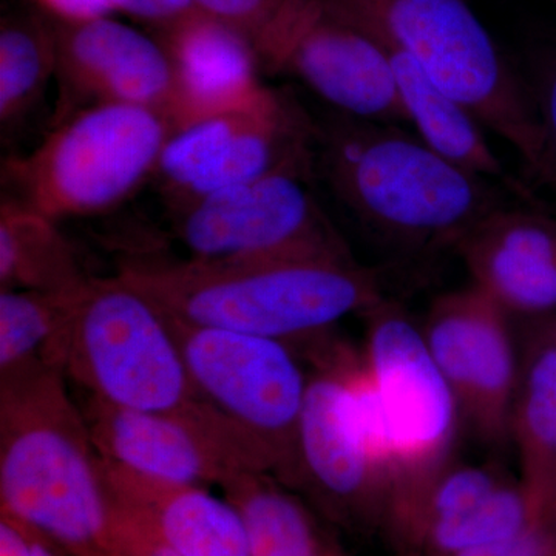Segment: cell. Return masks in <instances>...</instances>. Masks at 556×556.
<instances>
[{
	"instance_id": "484cf974",
	"label": "cell",
	"mask_w": 556,
	"mask_h": 556,
	"mask_svg": "<svg viewBox=\"0 0 556 556\" xmlns=\"http://www.w3.org/2000/svg\"><path fill=\"white\" fill-rule=\"evenodd\" d=\"M506 481L495 467L452 463L427 490L397 535L409 543L424 527L463 514Z\"/></svg>"
},
{
	"instance_id": "1f68e13d",
	"label": "cell",
	"mask_w": 556,
	"mask_h": 556,
	"mask_svg": "<svg viewBox=\"0 0 556 556\" xmlns=\"http://www.w3.org/2000/svg\"><path fill=\"white\" fill-rule=\"evenodd\" d=\"M50 16L64 21L97 20L113 13L110 0H33Z\"/></svg>"
},
{
	"instance_id": "7402d4cb",
	"label": "cell",
	"mask_w": 556,
	"mask_h": 556,
	"mask_svg": "<svg viewBox=\"0 0 556 556\" xmlns=\"http://www.w3.org/2000/svg\"><path fill=\"white\" fill-rule=\"evenodd\" d=\"M91 276L54 222L3 197L0 204V291L65 292Z\"/></svg>"
},
{
	"instance_id": "83f0119b",
	"label": "cell",
	"mask_w": 556,
	"mask_h": 556,
	"mask_svg": "<svg viewBox=\"0 0 556 556\" xmlns=\"http://www.w3.org/2000/svg\"><path fill=\"white\" fill-rule=\"evenodd\" d=\"M529 80L556 160V47L536 54Z\"/></svg>"
},
{
	"instance_id": "2e32d148",
	"label": "cell",
	"mask_w": 556,
	"mask_h": 556,
	"mask_svg": "<svg viewBox=\"0 0 556 556\" xmlns=\"http://www.w3.org/2000/svg\"><path fill=\"white\" fill-rule=\"evenodd\" d=\"M455 251L473 285L508 314L556 313V214L535 200L493 212Z\"/></svg>"
},
{
	"instance_id": "4316f807",
	"label": "cell",
	"mask_w": 556,
	"mask_h": 556,
	"mask_svg": "<svg viewBox=\"0 0 556 556\" xmlns=\"http://www.w3.org/2000/svg\"><path fill=\"white\" fill-rule=\"evenodd\" d=\"M199 13L232 28L255 54L280 13L283 0H190Z\"/></svg>"
},
{
	"instance_id": "ac0fdd59",
	"label": "cell",
	"mask_w": 556,
	"mask_h": 556,
	"mask_svg": "<svg viewBox=\"0 0 556 556\" xmlns=\"http://www.w3.org/2000/svg\"><path fill=\"white\" fill-rule=\"evenodd\" d=\"M156 39L177 73L175 130L212 113L239 108L263 89L257 78L260 62L251 43L199 11L156 30Z\"/></svg>"
},
{
	"instance_id": "e0dca14e",
	"label": "cell",
	"mask_w": 556,
	"mask_h": 556,
	"mask_svg": "<svg viewBox=\"0 0 556 556\" xmlns=\"http://www.w3.org/2000/svg\"><path fill=\"white\" fill-rule=\"evenodd\" d=\"M113 500L181 556H251L247 525L228 497L207 486L130 473L102 459Z\"/></svg>"
},
{
	"instance_id": "4fadbf2b",
	"label": "cell",
	"mask_w": 556,
	"mask_h": 556,
	"mask_svg": "<svg viewBox=\"0 0 556 556\" xmlns=\"http://www.w3.org/2000/svg\"><path fill=\"white\" fill-rule=\"evenodd\" d=\"M94 447L105 463L175 484L223 486L241 473H266L251 445L204 402L172 412L83 405Z\"/></svg>"
},
{
	"instance_id": "d6986e66",
	"label": "cell",
	"mask_w": 556,
	"mask_h": 556,
	"mask_svg": "<svg viewBox=\"0 0 556 556\" xmlns=\"http://www.w3.org/2000/svg\"><path fill=\"white\" fill-rule=\"evenodd\" d=\"M375 35L386 47L399 97L408 123L416 127L419 138L456 166L500 182L521 199H529V189L519 185L504 169L503 163L486 142L478 119L445 93L412 54L378 33Z\"/></svg>"
},
{
	"instance_id": "44dd1931",
	"label": "cell",
	"mask_w": 556,
	"mask_h": 556,
	"mask_svg": "<svg viewBox=\"0 0 556 556\" xmlns=\"http://www.w3.org/2000/svg\"><path fill=\"white\" fill-rule=\"evenodd\" d=\"M247 525L251 556H348L302 497L266 473H241L222 486Z\"/></svg>"
},
{
	"instance_id": "7a4b0ae2",
	"label": "cell",
	"mask_w": 556,
	"mask_h": 556,
	"mask_svg": "<svg viewBox=\"0 0 556 556\" xmlns=\"http://www.w3.org/2000/svg\"><path fill=\"white\" fill-rule=\"evenodd\" d=\"M316 163L340 203L402 252L456 249L510 204L506 186L456 166L394 124L332 112L316 123Z\"/></svg>"
},
{
	"instance_id": "30bf717a",
	"label": "cell",
	"mask_w": 556,
	"mask_h": 556,
	"mask_svg": "<svg viewBox=\"0 0 556 556\" xmlns=\"http://www.w3.org/2000/svg\"><path fill=\"white\" fill-rule=\"evenodd\" d=\"M316 121L263 87L236 109L175 130L155 172L175 214L218 190L294 166H314Z\"/></svg>"
},
{
	"instance_id": "cb8c5ba5",
	"label": "cell",
	"mask_w": 556,
	"mask_h": 556,
	"mask_svg": "<svg viewBox=\"0 0 556 556\" xmlns=\"http://www.w3.org/2000/svg\"><path fill=\"white\" fill-rule=\"evenodd\" d=\"M540 522L521 482H503L456 517L424 527L409 541L415 554L447 556L495 546Z\"/></svg>"
},
{
	"instance_id": "836d02e7",
	"label": "cell",
	"mask_w": 556,
	"mask_h": 556,
	"mask_svg": "<svg viewBox=\"0 0 556 556\" xmlns=\"http://www.w3.org/2000/svg\"><path fill=\"white\" fill-rule=\"evenodd\" d=\"M28 532H30L31 536L33 556H68L64 551H61L60 547L54 546L53 543L46 540V538L31 532L30 529H28Z\"/></svg>"
},
{
	"instance_id": "7c38bea8",
	"label": "cell",
	"mask_w": 556,
	"mask_h": 556,
	"mask_svg": "<svg viewBox=\"0 0 556 556\" xmlns=\"http://www.w3.org/2000/svg\"><path fill=\"white\" fill-rule=\"evenodd\" d=\"M313 169L270 172L175 214L188 260L353 257L309 190L306 179Z\"/></svg>"
},
{
	"instance_id": "5bb4252c",
	"label": "cell",
	"mask_w": 556,
	"mask_h": 556,
	"mask_svg": "<svg viewBox=\"0 0 556 556\" xmlns=\"http://www.w3.org/2000/svg\"><path fill=\"white\" fill-rule=\"evenodd\" d=\"M508 316L500 303L471 285L434 300L422 327L460 419L492 447L510 439L519 379Z\"/></svg>"
},
{
	"instance_id": "ffe728a7",
	"label": "cell",
	"mask_w": 556,
	"mask_h": 556,
	"mask_svg": "<svg viewBox=\"0 0 556 556\" xmlns=\"http://www.w3.org/2000/svg\"><path fill=\"white\" fill-rule=\"evenodd\" d=\"M521 485L536 518L556 496V342L538 332L519 369L510 417Z\"/></svg>"
},
{
	"instance_id": "8fae6325",
	"label": "cell",
	"mask_w": 556,
	"mask_h": 556,
	"mask_svg": "<svg viewBox=\"0 0 556 556\" xmlns=\"http://www.w3.org/2000/svg\"><path fill=\"white\" fill-rule=\"evenodd\" d=\"M257 58L302 80L332 112L408 123L386 47L336 0H283Z\"/></svg>"
},
{
	"instance_id": "d6a6232c",
	"label": "cell",
	"mask_w": 556,
	"mask_h": 556,
	"mask_svg": "<svg viewBox=\"0 0 556 556\" xmlns=\"http://www.w3.org/2000/svg\"><path fill=\"white\" fill-rule=\"evenodd\" d=\"M0 556H33L27 527L7 515H0Z\"/></svg>"
},
{
	"instance_id": "f1b7e54d",
	"label": "cell",
	"mask_w": 556,
	"mask_h": 556,
	"mask_svg": "<svg viewBox=\"0 0 556 556\" xmlns=\"http://www.w3.org/2000/svg\"><path fill=\"white\" fill-rule=\"evenodd\" d=\"M116 525L123 556H181L167 546L141 519L116 504Z\"/></svg>"
},
{
	"instance_id": "d4e9b609",
	"label": "cell",
	"mask_w": 556,
	"mask_h": 556,
	"mask_svg": "<svg viewBox=\"0 0 556 556\" xmlns=\"http://www.w3.org/2000/svg\"><path fill=\"white\" fill-rule=\"evenodd\" d=\"M83 287L65 292L0 291V375L47 362Z\"/></svg>"
},
{
	"instance_id": "8992f818",
	"label": "cell",
	"mask_w": 556,
	"mask_h": 556,
	"mask_svg": "<svg viewBox=\"0 0 556 556\" xmlns=\"http://www.w3.org/2000/svg\"><path fill=\"white\" fill-rule=\"evenodd\" d=\"M172 134L163 113L142 105L79 110L28 155L3 161L7 199L58 223L108 214L155 177Z\"/></svg>"
},
{
	"instance_id": "f546056e",
	"label": "cell",
	"mask_w": 556,
	"mask_h": 556,
	"mask_svg": "<svg viewBox=\"0 0 556 556\" xmlns=\"http://www.w3.org/2000/svg\"><path fill=\"white\" fill-rule=\"evenodd\" d=\"M113 11L148 22L155 30L170 27L195 13L190 0H110Z\"/></svg>"
},
{
	"instance_id": "ba28073f",
	"label": "cell",
	"mask_w": 556,
	"mask_h": 556,
	"mask_svg": "<svg viewBox=\"0 0 556 556\" xmlns=\"http://www.w3.org/2000/svg\"><path fill=\"white\" fill-rule=\"evenodd\" d=\"M324 358L309 375L287 486L339 525L388 522L387 447L364 362L340 351Z\"/></svg>"
},
{
	"instance_id": "5b68a950",
	"label": "cell",
	"mask_w": 556,
	"mask_h": 556,
	"mask_svg": "<svg viewBox=\"0 0 556 556\" xmlns=\"http://www.w3.org/2000/svg\"><path fill=\"white\" fill-rule=\"evenodd\" d=\"M47 362L115 407L172 412L200 402L169 318L123 273L79 289Z\"/></svg>"
},
{
	"instance_id": "e575fe53",
	"label": "cell",
	"mask_w": 556,
	"mask_h": 556,
	"mask_svg": "<svg viewBox=\"0 0 556 556\" xmlns=\"http://www.w3.org/2000/svg\"><path fill=\"white\" fill-rule=\"evenodd\" d=\"M541 522L547 527L548 532H551L552 536L556 540V496L551 501L546 510H544Z\"/></svg>"
},
{
	"instance_id": "52a82bcc",
	"label": "cell",
	"mask_w": 556,
	"mask_h": 556,
	"mask_svg": "<svg viewBox=\"0 0 556 556\" xmlns=\"http://www.w3.org/2000/svg\"><path fill=\"white\" fill-rule=\"evenodd\" d=\"M364 316L368 327L362 358L375 391L390 459L387 525L397 535L427 490L453 463L463 419L428 351L422 328L386 298Z\"/></svg>"
},
{
	"instance_id": "6da1fadb",
	"label": "cell",
	"mask_w": 556,
	"mask_h": 556,
	"mask_svg": "<svg viewBox=\"0 0 556 556\" xmlns=\"http://www.w3.org/2000/svg\"><path fill=\"white\" fill-rule=\"evenodd\" d=\"M0 515L68 556H123L102 457L49 362L0 375Z\"/></svg>"
},
{
	"instance_id": "d590c367",
	"label": "cell",
	"mask_w": 556,
	"mask_h": 556,
	"mask_svg": "<svg viewBox=\"0 0 556 556\" xmlns=\"http://www.w3.org/2000/svg\"><path fill=\"white\" fill-rule=\"evenodd\" d=\"M547 324L541 328V332H544L548 339H552L554 342H556V313L551 314V316H547Z\"/></svg>"
},
{
	"instance_id": "9a60e30c",
	"label": "cell",
	"mask_w": 556,
	"mask_h": 556,
	"mask_svg": "<svg viewBox=\"0 0 556 556\" xmlns=\"http://www.w3.org/2000/svg\"><path fill=\"white\" fill-rule=\"evenodd\" d=\"M50 20L56 40L54 79L60 86L53 126L79 110L118 102L156 110L175 130L178 78L159 39L110 16Z\"/></svg>"
},
{
	"instance_id": "9c48e42d",
	"label": "cell",
	"mask_w": 556,
	"mask_h": 556,
	"mask_svg": "<svg viewBox=\"0 0 556 556\" xmlns=\"http://www.w3.org/2000/svg\"><path fill=\"white\" fill-rule=\"evenodd\" d=\"M166 316L197 396L251 445L270 477L287 485L309 379L291 345Z\"/></svg>"
},
{
	"instance_id": "4dcf8cb0",
	"label": "cell",
	"mask_w": 556,
	"mask_h": 556,
	"mask_svg": "<svg viewBox=\"0 0 556 556\" xmlns=\"http://www.w3.org/2000/svg\"><path fill=\"white\" fill-rule=\"evenodd\" d=\"M405 556L422 555L412 552ZM447 556H556V540L548 532L547 527L540 521L521 535L504 543Z\"/></svg>"
},
{
	"instance_id": "603a6c76",
	"label": "cell",
	"mask_w": 556,
	"mask_h": 556,
	"mask_svg": "<svg viewBox=\"0 0 556 556\" xmlns=\"http://www.w3.org/2000/svg\"><path fill=\"white\" fill-rule=\"evenodd\" d=\"M56 76V40L49 14L11 11L0 21V126L17 129Z\"/></svg>"
},
{
	"instance_id": "3957f363",
	"label": "cell",
	"mask_w": 556,
	"mask_h": 556,
	"mask_svg": "<svg viewBox=\"0 0 556 556\" xmlns=\"http://www.w3.org/2000/svg\"><path fill=\"white\" fill-rule=\"evenodd\" d=\"M164 313L186 324L280 342H317L383 299L378 273L354 257L134 263L123 270Z\"/></svg>"
},
{
	"instance_id": "277c9868",
	"label": "cell",
	"mask_w": 556,
	"mask_h": 556,
	"mask_svg": "<svg viewBox=\"0 0 556 556\" xmlns=\"http://www.w3.org/2000/svg\"><path fill=\"white\" fill-rule=\"evenodd\" d=\"M354 20L407 51L430 78L518 153L538 185L556 188V160L529 80L467 0H336Z\"/></svg>"
}]
</instances>
